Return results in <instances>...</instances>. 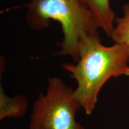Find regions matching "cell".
Wrapping results in <instances>:
<instances>
[{"instance_id":"1","label":"cell","mask_w":129,"mask_h":129,"mask_svg":"<svg viewBox=\"0 0 129 129\" xmlns=\"http://www.w3.org/2000/svg\"><path fill=\"white\" fill-rule=\"evenodd\" d=\"M76 63H64L63 69L76 81L74 96L87 115L92 114L100 91L108 80L129 77V47L114 43L105 46L99 35H83L78 44Z\"/></svg>"},{"instance_id":"2","label":"cell","mask_w":129,"mask_h":129,"mask_svg":"<svg viewBox=\"0 0 129 129\" xmlns=\"http://www.w3.org/2000/svg\"><path fill=\"white\" fill-rule=\"evenodd\" d=\"M26 8V21L32 29L47 28L51 20L60 23L63 37L54 55L70 56L77 62L81 37L99 35L85 0H30Z\"/></svg>"},{"instance_id":"3","label":"cell","mask_w":129,"mask_h":129,"mask_svg":"<svg viewBox=\"0 0 129 129\" xmlns=\"http://www.w3.org/2000/svg\"><path fill=\"white\" fill-rule=\"evenodd\" d=\"M80 108L74 89L59 77H49L46 93L40 92L34 104L29 129H85L75 118Z\"/></svg>"},{"instance_id":"4","label":"cell","mask_w":129,"mask_h":129,"mask_svg":"<svg viewBox=\"0 0 129 129\" xmlns=\"http://www.w3.org/2000/svg\"><path fill=\"white\" fill-rule=\"evenodd\" d=\"M85 2L97 28L104 30L110 38L116 17L109 0H85Z\"/></svg>"},{"instance_id":"5","label":"cell","mask_w":129,"mask_h":129,"mask_svg":"<svg viewBox=\"0 0 129 129\" xmlns=\"http://www.w3.org/2000/svg\"><path fill=\"white\" fill-rule=\"evenodd\" d=\"M28 103L23 95L9 97L0 86V120L6 118H22L28 109Z\"/></svg>"},{"instance_id":"6","label":"cell","mask_w":129,"mask_h":129,"mask_svg":"<svg viewBox=\"0 0 129 129\" xmlns=\"http://www.w3.org/2000/svg\"><path fill=\"white\" fill-rule=\"evenodd\" d=\"M122 15L116 17L110 38L115 43L126 44L129 47V3L122 7Z\"/></svg>"}]
</instances>
